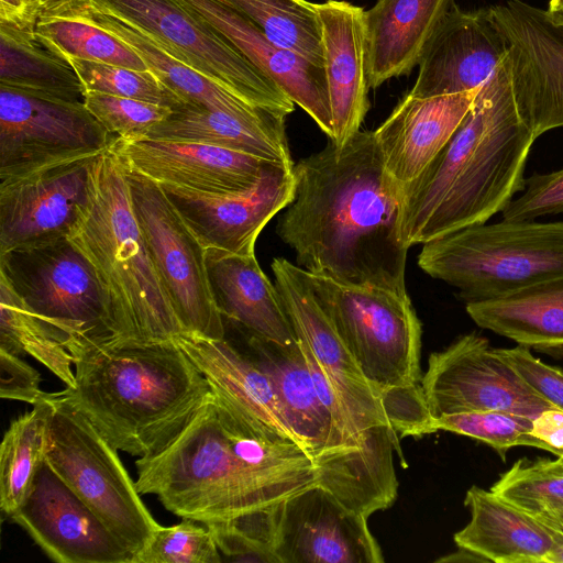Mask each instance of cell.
Returning <instances> with one entry per match:
<instances>
[{"label": "cell", "mask_w": 563, "mask_h": 563, "mask_svg": "<svg viewBox=\"0 0 563 563\" xmlns=\"http://www.w3.org/2000/svg\"><path fill=\"white\" fill-rule=\"evenodd\" d=\"M295 198L277 233L299 267L338 283L408 297L400 235V185L387 173L373 131L343 147L331 141L294 166Z\"/></svg>", "instance_id": "6da1fadb"}, {"label": "cell", "mask_w": 563, "mask_h": 563, "mask_svg": "<svg viewBox=\"0 0 563 563\" xmlns=\"http://www.w3.org/2000/svg\"><path fill=\"white\" fill-rule=\"evenodd\" d=\"M534 141L518 112L506 56L444 147L400 186L404 244H424L501 212L525 189Z\"/></svg>", "instance_id": "7a4b0ae2"}, {"label": "cell", "mask_w": 563, "mask_h": 563, "mask_svg": "<svg viewBox=\"0 0 563 563\" xmlns=\"http://www.w3.org/2000/svg\"><path fill=\"white\" fill-rule=\"evenodd\" d=\"M74 358L75 386L57 394L133 456L162 450L213 393L175 340L98 346Z\"/></svg>", "instance_id": "3957f363"}, {"label": "cell", "mask_w": 563, "mask_h": 563, "mask_svg": "<svg viewBox=\"0 0 563 563\" xmlns=\"http://www.w3.org/2000/svg\"><path fill=\"white\" fill-rule=\"evenodd\" d=\"M67 238L89 261L109 311L108 345L174 341L186 333L135 218L124 164L110 147L91 167L88 195Z\"/></svg>", "instance_id": "277c9868"}, {"label": "cell", "mask_w": 563, "mask_h": 563, "mask_svg": "<svg viewBox=\"0 0 563 563\" xmlns=\"http://www.w3.org/2000/svg\"><path fill=\"white\" fill-rule=\"evenodd\" d=\"M135 466L141 495L206 525L279 503L243 457L232 405L214 391L172 441Z\"/></svg>", "instance_id": "5b68a950"}, {"label": "cell", "mask_w": 563, "mask_h": 563, "mask_svg": "<svg viewBox=\"0 0 563 563\" xmlns=\"http://www.w3.org/2000/svg\"><path fill=\"white\" fill-rule=\"evenodd\" d=\"M314 295L401 438L429 434L421 388V322L408 297L309 273Z\"/></svg>", "instance_id": "8992f818"}, {"label": "cell", "mask_w": 563, "mask_h": 563, "mask_svg": "<svg viewBox=\"0 0 563 563\" xmlns=\"http://www.w3.org/2000/svg\"><path fill=\"white\" fill-rule=\"evenodd\" d=\"M418 265L465 303L501 297L563 276V221L467 227L424 243Z\"/></svg>", "instance_id": "52a82bcc"}, {"label": "cell", "mask_w": 563, "mask_h": 563, "mask_svg": "<svg viewBox=\"0 0 563 563\" xmlns=\"http://www.w3.org/2000/svg\"><path fill=\"white\" fill-rule=\"evenodd\" d=\"M47 399L52 412L45 461L134 556L161 525L143 504L118 450L57 391L47 393Z\"/></svg>", "instance_id": "ba28073f"}, {"label": "cell", "mask_w": 563, "mask_h": 563, "mask_svg": "<svg viewBox=\"0 0 563 563\" xmlns=\"http://www.w3.org/2000/svg\"><path fill=\"white\" fill-rule=\"evenodd\" d=\"M0 278L65 339L73 356L111 342L112 325L100 283L67 236L0 253Z\"/></svg>", "instance_id": "9c48e42d"}, {"label": "cell", "mask_w": 563, "mask_h": 563, "mask_svg": "<svg viewBox=\"0 0 563 563\" xmlns=\"http://www.w3.org/2000/svg\"><path fill=\"white\" fill-rule=\"evenodd\" d=\"M142 31L179 62L246 102L286 118L295 103L230 42L177 0H87Z\"/></svg>", "instance_id": "30bf717a"}, {"label": "cell", "mask_w": 563, "mask_h": 563, "mask_svg": "<svg viewBox=\"0 0 563 563\" xmlns=\"http://www.w3.org/2000/svg\"><path fill=\"white\" fill-rule=\"evenodd\" d=\"M123 164L135 218L183 328L189 334L224 339L223 317L208 280L205 247L162 186Z\"/></svg>", "instance_id": "8fae6325"}, {"label": "cell", "mask_w": 563, "mask_h": 563, "mask_svg": "<svg viewBox=\"0 0 563 563\" xmlns=\"http://www.w3.org/2000/svg\"><path fill=\"white\" fill-rule=\"evenodd\" d=\"M114 137L84 101L0 85V179L99 154Z\"/></svg>", "instance_id": "7c38bea8"}, {"label": "cell", "mask_w": 563, "mask_h": 563, "mask_svg": "<svg viewBox=\"0 0 563 563\" xmlns=\"http://www.w3.org/2000/svg\"><path fill=\"white\" fill-rule=\"evenodd\" d=\"M420 384L431 418L493 410L534 419L554 407L475 332L432 353Z\"/></svg>", "instance_id": "4fadbf2b"}, {"label": "cell", "mask_w": 563, "mask_h": 563, "mask_svg": "<svg viewBox=\"0 0 563 563\" xmlns=\"http://www.w3.org/2000/svg\"><path fill=\"white\" fill-rule=\"evenodd\" d=\"M508 43L518 112L536 139L563 126V14L522 0L488 8Z\"/></svg>", "instance_id": "5bb4252c"}, {"label": "cell", "mask_w": 563, "mask_h": 563, "mask_svg": "<svg viewBox=\"0 0 563 563\" xmlns=\"http://www.w3.org/2000/svg\"><path fill=\"white\" fill-rule=\"evenodd\" d=\"M99 154L0 179V253L67 236L87 198Z\"/></svg>", "instance_id": "9a60e30c"}, {"label": "cell", "mask_w": 563, "mask_h": 563, "mask_svg": "<svg viewBox=\"0 0 563 563\" xmlns=\"http://www.w3.org/2000/svg\"><path fill=\"white\" fill-rule=\"evenodd\" d=\"M279 563H382L367 518L314 485L273 505Z\"/></svg>", "instance_id": "2e32d148"}, {"label": "cell", "mask_w": 563, "mask_h": 563, "mask_svg": "<svg viewBox=\"0 0 563 563\" xmlns=\"http://www.w3.org/2000/svg\"><path fill=\"white\" fill-rule=\"evenodd\" d=\"M272 271L297 340L314 357L362 429H393L383 399L366 380L320 306L309 273L283 257L273 260Z\"/></svg>", "instance_id": "e0dca14e"}, {"label": "cell", "mask_w": 563, "mask_h": 563, "mask_svg": "<svg viewBox=\"0 0 563 563\" xmlns=\"http://www.w3.org/2000/svg\"><path fill=\"white\" fill-rule=\"evenodd\" d=\"M10 519L57 563H131L133 558L46 461Z\"/></svg>", "instance_id": "ac0fdd59"}, {"label": "cell", "mask_w": 563, "mask_h": 563, "mask_svg": "<svg viewBox=\"0 0 563 563\" xmlns=\"http://www.w3.org/2000/svg\"><path fill=\"white\" fill-rule=\"evenodd\" d=\"M183 220L205 247L253 255L263 228L295 198L294 167L272 164L249 190L200 192L159 184Z\"/></svg>", "instance_id": "d6986e66"}, {"label": "cell", "mask_w": 563, "mask_h": 563, "mask_svg": "<svg viewBox=\"0 0 563 563\" xmlns=\"http://www.w3.org/2000/svg\"><path fill=\"white\" fill-rule=\"evenodd\" d=\"M111 148L125 165L158 184L209 194L249 190L276 164L214 145L145 136H115Z\"/></svg>", "instance_id": "ffe728a7"}, {"label": "cell", "mask_w": 563, "mask_h": 563, "mask_svg": "<svg viewBox=\"0 0 563 563\" xmlns=\"http://www.w3.org/2000/svg\"><path fill=\"white\" fill-rule=\"evenodd\" d=\"M507 54L508 43L488 9L463 11L454 4L432 35L408 93L428 98L477 89Z\"/></svg>", "instance_id": "44dd1931"}, {"label": "cell", "mask_w": 563, "mask_h": 563, "mask_svg": "<svg viewBox=\"0 0 563 563\" xmlns=\"http://www.w3.org/2000/svg\"><path fill=\"white\" fill-rule=\"evenodd\" d=\"M230 42L275 81L330 139L333 125L323 69L271 42L245 15L223 0H177Z\"/></svg>", "instance_id": "7402d4cb"}, {"label": "cell", "mask_w": 563, "mask_h": 563, "mask_svg": "<svg viewBox=\"0 0 563 563\" xmlns=\"http://www.w3.org/2000/svg\"><path fill=\"white\" fill-rule=\"evenodd\" d=\"M333 135L343 147L360 131L369 109L364 9L344 0L314 3Z\"/></svg>", "instance_id": "603a6c76"}, {"label": "cell", "mask_w": 563, "mask_h": 563, "mask_svg": "<svg viewBox=\"0 0 563 563\" xmlns=\"http://www.w3.org/2000/svg\"><path fill=\"white\" fill-rule=\"evenodd\" d=\"M479 88L428 98L407 93L373 131L384 166L400 186L417 178L444 147Z\"/></svg>", "instance_id": "cb8c5ba5"}, {"label": "cell", "mask_w": 563, "mask_h": 563, "mask_svg": "<svg viewBox=\"0 0 563 563\" xmlns=\"http://www.w3.org/2000/svg\"><path fill=\"white\" fill-rule=\"evenodd\" d=\"M205 261L210 290L223 318L260 339L279 344L297 341L276 286L262 271L255 254L208 247Z\"/></svg>", "instance_id": "d4e9b609"}, {"label": "cell", "mask_w": 563, "mask_h": 563, "mask_svg": "<svg viewBox=\"0 0 563 563\" xmlns=\"http://www.w3.org/2000/svg\"><path fill=\"white\" fill-rule=\"evenodd\" d=\"M454 4V0H377L364 10L369 88L411 73Z\"/></svg>", "instance_id": "484cf974"}, {"label": "cell", "mask_w": 563, "mask_h": 563, "mask_svg": "<svg viewBox=\"0 0 563 563\" xmlns=\"http://www.w3.org/2000/svg\"><path fill=\"white\" fill-rule=\"evenodd\" d=\"M175 342L207 378L214 393L301 446L284 415L269 377L245 351L227 336L212 340L184 333Z\"/></svg>", "instance_id": "4316f807"}, {"label": "cell", "mask_w": 563, "mask_h": 563, "mask_svg": "<svg viewBox=\"0 0 563 563\" xmlns=\"http://www.w3.org/2000/svg\"><path fill=\"white\" fill-rule=\"evenodd\" d=\"M464 504L471 519L454 534L457 548L470 550L486 562L545 563L553 540L534 517L475 485L466 492Z\"/></svg>", "instance_id": "83f0119b"}, {"label": "cell", "mask_w": 563, "mask_h": 563, "mask_svg": "<svg viewBox=\"0 0 563 563\" xmlns=\"http://www.w3.org/2000/svg\"><path fill=\"white\" fill-rule=\"evenodd\" d=\"M145 137L214 145L287 167L295 166L285 118L269 111L255 118H241L181 103L154 125Z\"/></svg>", "instance_id": "f1b7e54d"}, {"label": "cell", "mask_w": 563, "mask_h": 563, "mask_svg": "<svg viewBox=\"0 0 563 563\" xmlns=\"http://www.w3.org/2000/svg\"><path fill=\"white\" fill-rule=\"evenodd\" d=\"M53 15L78 18L117 35L143 59L148 70L185 103L241 118H255L267 111L246 102L179 62L142 31L93 7L87 0H77Z\"/></svg>", "instance_id": "f546056e"}, {"label": "cell", "mask_w": 563, "mask_h": 563, "mask_svg": "<svg viewBox=\"0 0 563 563\" xmlns=\"http://www.w3.org/2000/svg\"><path fill=\"white\" fill-rule=\"evenodd\" d=\"M481 328L552 356H563V276L508 295L465 303Z\"/></svg>", "instance_id": "4dcf8cb0"}, {"label": "cell", "mask_w": 563, "mask_h": 563, "mask_svg": "<svg viewBox=\"0 0 563 563\" xmlns=\"http://www.w3.org/2000/svg\"><path fill=\"white\" fill-rule=\"evenodd\" d=\"M35 29L0 22V85L82 101L85 90L76 71L38 40Z\"/></svg>", "instance_id": "1f68e13d"}, {"label": "cell", "mask_w": 563, "mask_h": 563, "mask_svg": "<svg viewBox=\"0 0 563 563\" xmlns=\"http://www.w3.org/2000/svg\"><path fill=\"white\" fill-rule=\"evenodd\" d=\"M52 404L44 398L13 420L0 446V508L10 518L26 499L45 462Z\"/></svg>", "instance_id": "d6a6232c"}, {"label": "cell", "mask_w": 563, "mask_h": 563, "mask_svg": "<svg viewBox=\"0 0 563 563\" xmlns=\"http://www.w3.org/2000/svg\"><path fill=\"white\" fill-rule=\"evenodd\" d=\"M0 350L29 355L57 376L67 388L75 386L74 356L67 342L37 318L0 278Z\"/></svg>", "instance_id": "836d02e7"}, {"label": "cell", "mask_w": 563, "mask_h": 563, "mask_svg": "<svg viewBox=\"0 0 563 563\" xmlns=\"http://www.w3.org/2000/svg\"><path fill=\"white\" fill-rule=\"evenodd\" d=\"M245 15L271 42L323 69L320 24L307 0H223Z\"/></svg>", "instance_id": "e575fe53"}, {"label": "cell", "mask_w": 563, "mask_h": 563, "mask_svg": "<svg viewBox=\"0 0 563 563\" xmlns=\"http://www.w3.org/2000/svg\"><path fill=\"white\" fill-rule=\"evenodd\" d=\"M35 33L51 52L64 59L73 57L136 70H148L143 59L124 41L78 18L41 16Z\"/></svg>", "instance_id": "d590c367"}, {"label": "cell", "mask_w": 563, "mask_h": 563, "mask_svg": "<svg viewBox=\"0 0 563 563\" xmlns=\"http://www.w3.org/2000/svg\"><path fill=\"white\" fill-rule=\"evenodd\" d=\"M490 490L536 519L563 525V471L556 460H519Z\"/></svg>", "instance_id": "8d00e7d4"}, {"label": "cell", "mask_w": 563, "mask_h": 563, "mask_svg": "<svg viewBox=\"0 0 563 563\" xmlns=\"http://www.w3.org/2000/svg\"><path fill=\"white\" fill-rule=\"evenodd\" d=\"M532 418L507 411H477L432 418L429 433L448 431L471 437L495 449L505 460L506 452L519 445L550 452L531 434Z\"/></svg>", "instance_id": "74e56055"}, {"label": "cell", "mask_w": 563, "mask_h": 563, "mask_svg": "<svg viewBox=\"0 0 563 563\" xmlns=\"http://www.w3.org/2000/svg\"><path fill=\"white\" fill-rule=\"evenodd\" d=\"M79 77L84 90L132 98L174 109L185 103L150 70L65 58Z\"/></svg>", "instance_id": "f35d334b"}, {"label": "cell", "mask_w": 563, "mask_h": 563, "mask_svg": "<svg viewBox=\"0 0 563 563\" xmlns=\"http://www.w3.org/2000/svg\"><path fill=\"white\" fill-rule=\"evenodd\" d=\"M223 562L208 525L190 519L159 526L131 563H220Z\"/></svg>", "instance_id": "ab89813d"}, {"label": "cell", "mask_w": 563, "mask_h": 563, "mask_svg": "<svg viewBox=\"0 0 563 563\" xmlns=\"http://www.w3.org/2000/svg\"><path fill=\"white\" fill-rule=\"evenodd\" d=\"M82 101L108 132L121 139L145 136L172 112L168 107L96 91H86Z\"/></svg>", "instance_id": "60d3db41"}, {"label": "cell", "mask_w": 563, "mask_h": 563, "mask_svg": "<svg viewBox=\"0 0 563 563\" xmlns=\"http://www.w3.org/2000/svg\"><path fill=\"white\" fill-rule=\"evenodd\" d=\"M563 213V168L548 174L534 173L525 181L521 195L501 211L504 220H537Z\"/></svg>", "instance_id": "b9f144b4"}, {"label": "cell", "mask_w": 563, "mask_h": 563, "mask_svg": "<svg viewBox=\"0 0 563 563\" xmlns=\"http://www.w3.org/2000/svg\"><path fill=\"white\" fill-rule=\"evenodd\" d=\"M523 382L552 406L563 410V369L548 365L537 358L530 349L517 345L495 349Z\"/></svg>", "instance_id": "7bdbcfd3"}, {"label": "cell", "mask_w": 563, "mask_h": 563, "mask_svg": "<svg viewBox=\"0 0 563 563\" xmlns=\"http://www.w3.org/2000/svg\"><path fill=\"white\" fill-rule=\"evenodd\" d=\"M40 373L21 356L0 350V396L35 405L46 394L40 388Z\"/></svg>", "instance_id": "ee69618b"}, {"label": "cell", "mask_w": 563, "mask_h": 563, "mask_svg": "<svg viewBox=\"0 0 563 563\" xmlns=\"http://www.w3.org/2000/svg\"><path fill=\"white\" fill-rule=\"evenodd\" d=\"M208 526L223 561L279 563L269 545L244 533L230 521Z\"/></svg>", "instance_id": "f6af8a7d"}, {"label": "cell", "mask_w": 563, "mask_h": 563, "mask_svg": "<svg viewBox=\"0 0 563 563\" xmlns=\"http://www.w3.org/2000/svg\"><path fill=\"white\" fill-rule=\"evenodd\" d=\"M531 434L560 456L563 453V410L552 407L540 412L532 420Z\"/></svg>", "instance_id": "bcb514c9"}, {"label": "cell", "mask_w": 563, "mask_h": 563, "mask_svg": "<svg viewBox=\"0 0 563 563\" xmlns=\"http://www.w3.org/2000/svg\"><path fill=\"white\" fill-rule=\"evenodd\" d=\"M38 18L29 0H0V22L20 27H35Z\"/></svg>", "instance_id": "7dc6e473"}, {"label": "cell", "mask_w": 563, "mask_h": 563, "mask_svg": "<svg viewBox=\"0 0 563 563\" xmlns=\"http://www.w3.org/2000/svg\"><path fill=\"white\" fill-rule=\"evenodd\" d=\"M538 521L548 529L553 540L552 549L545 563H563V525L548 520Z\"/></svg>", "instance_id": "c3c4849f"}, {"label": "cell", "mask_w": 563, "mask_h": 563, "mask_svg": "<svg viewBox=\"0 0 563 563\" xmlns=\"http://www.w3.org/2000/svg\"><path fill=\"white\" fill-rule=\"evenodd\" d=\"M75 1L77 0H29L40 18L53 15Z\"/></svg>", "instance_id": "681fc988"}, {"label": "cell", "mask_w": 563, "mask_h": 563, "mask_svg": "<svg viewBox=\"0 0 563 563\" xmlns=\"http://www.w3.org/2000/svg\"><path fill=\"white\" fill-rule=\"evenodd\" d=\"M437 562H443V563L444 562L445 563L486 562V560H484L482 556H479L478 554H476L470 550H466L463 548H457L456 552H453L445 556H442V558L438 559Z\"/></svg>", "instance_id": "f907efd6"}, {"label": "cell", "mask_w": 563, "mask_h": 563, "mask_svg": "<svg viewBox=\"0 0 563 563\" xmlns=\"http://www.w3.org/2000/svg\"><path fill=\"white\" fill-rule=\"evenodd\" d=\"M549 10L563 14V0H550Z\"/></svg>", "instance_id": "816d5d0a"}, {"label": "cell", "mask_w": 563, "mask_h": 563, "mask_svg": "<svg viewBox=\"0 0 563 563\" xmlns=\"http://www.w3.org/2000/svg\"><path fill=\"white\" fill-rule=\"evenodd\" d=\"M556 463L559 464L560 468L563 471V453L558 456Z\"/></svg>", "instance_id": "f5cc1de1"}]
</instances>
